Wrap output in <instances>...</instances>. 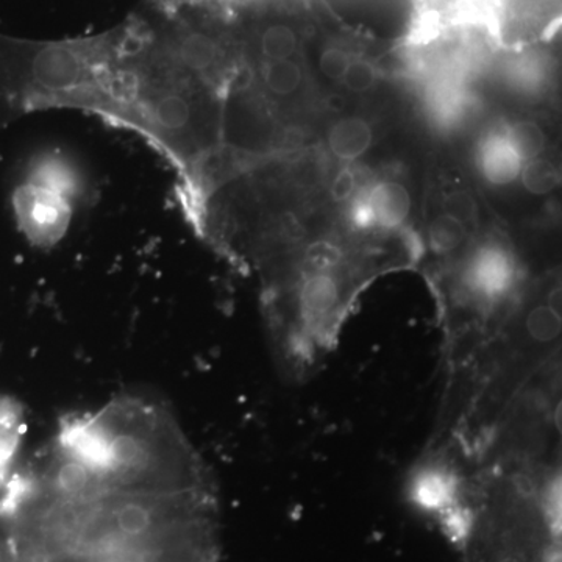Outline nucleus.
<instances>
[{
  "label": "nucleus",
  "mask_w": 562,
  "mask_h": 562,
  "mask_svg": "<svg viewBox=\"0 0 562 562\" xmlns=\"http://www.w3.org/2000/svg\"><path fill=\"white\" fill-rule=\"evenodd\" d=\"M16 497L14 512L33 560L74 553L113 562H216L220 554L214 487L52 497L21 479Z\"/></svg>",
  "instance_id": "nucleus-1"
},
{
  "label": "nucleus",
  "mask_w": 562,
  "mask_h": 562,
  "mask_svg": "<svg viewBox=\"0 0 562 562\" xmlns=\"http://www.w3.org/2000/svg\"><path fill=\"white\" fill-rule=\"evenodd\" d=\"M52 447L79 469L76 495L214 487L173 414L149 398L125 395L99 412L65 417Z\"/></svg>",
  "instance_id": "nucleus-2"
},
{
  "label": "nucleus",
  "mask_w": 562,
  "mask_h": 562,
  "mask_svg": "<svg viewBox=\"0 0 562 562\" xmlns=\"http://www.w3.org/2000/svg\"><path fill=\"white\" fill-rule=\"evenodd\" d=\"M127 109L125 25L80 38L0 33V131L47 110H77L122 125Z\"/></svg>",
  "instance_id": "nucleus-3"
},
{
  "label": "nucleus",
  "mask_w": 562,
  "mask_h": 562,
  "mask_svg": "<svg viewBox=\"0 0 562 562\" xmlns=\"http://www.w3.org/2000/svg\"><path fill=\"white\" fill-rule=\"evenodd\" d=\"M14 210L22 231L31 241L50 247L68 232L72 202L27 181L14 194Z\"/></svg>",
  "instance_id": "nucleus-4"
},
{
  "label": "nucleus",
  "mask_w": 562,
  "mask_h": 562,
  "mask_svg": "<svg viewBox=\"0 0 562 562\" xmlns=\"http://www.w3.org/2000/svg\"><path fill=\"white\" fill-rule=\"evenodd\" d=\"M461 280L473 301L495 306L516 286L519 266L512 251L501 244H484L469 257Z\"/></svg>",
  "instance_id": "nucleus-5"
},
{
  "label": "nucleus",
  "mask_w": 562,
  "mask_h": 562,
  "mask_svg": "<svg viewBox=\"0 0 562 562\" xmlns=\"http://www.w3.org/2000/svg\"><path fill=\"white\" fill-rule=\"evenodd\" d=\"M524 161L513 149L505 132L483 139L479 149V168L492 187H509L519 179Z\"/></svg>",
  "instance_id": "nucleus-6"
},
{
  "label": "nucleus",
  "mask_w": 562,
  "mask_h": 562,
  "mask_svg": "<svg viewBox=\"0 0 562 562\" xmlns=\"http://www.w3.org/2000/svg\"><path fill=\"white\" fill-rule=\"evenodd\" d=\"M376 228L397 231L412 213V194L401 181L384 180L368 190Z\"/></svg>",
  "instance_id": "nucleus-7"
},
{
  "label": "nucleus",
  "mask_w": 562,
  "mask_h": 562,
  "mask_svg": "<svg viewBox=\"0 0 562 562\" xmlns=\"http://www.w3.org/2000/svg\"><path fill=\"white\" fill-rule=\"evenodd\" d=\"M372 127L360 116H347L336 121L328 132V147L341 161H357L371 147Z\"/></svg>",
  "instance_id": "nucleus-8"
},
{
  "label": "nucleus",
  "mask_w": 562,
  "mask_h": 562,
  "mask_svg": "<svg viewBox=\"0 0 562 562\" xmlns=\"http://www.w3.org/2000/svg\"><path fill=\"white\" fill-rule=\"evenodd\" d=\"M72 202L80 192V177L68 161L58 157L44 158L36 162L29 180Z\"/></svg>",
  "instance_id": "nucleus-9"
},
{
  "label": "nucleus",
  "mask_w": 562,
  "mask_h": 562,
  "mask_svg": "<svg viewBox=\"0 0 562 562\" xmlns=\"http://www.w3.org/2000/svg\"><path fill=\"white\" fill-rule=\"evenodd\" d=\"M468 238V227L457 214H438L428 225V244L439 257H447L460 250Z\"/></svg>",
  "instance_id": "nucleus-10"
},
{
  "label": "nucleus",
  "mask_w": 562,
  "mask_h": 562,
  "mask_svg": "<svg viewBox=\"0 0 562 562\" xmlns=\"http://www.w3.org/2000/svg\"><path fill=\"white\" fill-rule=\"evenodd\" d=\"M297 47V32L286 22H271L258 33L257 49L262 60H286L294 57Z\"/></svg>",
  "instance_id": "nucleus-11"
},
{
  "label": "nucleus",
  "mask_w": 562,
  "mask_h": 562,
  "mask_svg": "<svg viewBox=\"0 0 562 562\" xmlns=\"http://www.w3.org/2000/svg\"><path fill=\"white\" fill-rule=\"evenodd\" d=\"M261 83L272 98H290L301 88L303 70L292 58L286 60H262Z\"/></svg>",
  "instance_id": "nucleus-12"
},
{
  "label": "nucleus",
  "mask_w": 562,
  "mask_h": 562,
  "mask_svg": "<svg viewBox=\"0 0 562 562\" xmlns=\"http://www.w3.org/2000/svg\"><path fill=\"white\" fill-rule=\"evenodd\" d=\"M344 258L346 254L338 243L325 238L308 243L302 251V265L305 271L303 277L313 276V273L336 276V271L342 266Z\"/></svg>",
  "instance_id": "nucleus-13"
},
{
  "label": "nucleus",
  "mask_w": 562,
  "mask_h": 562,
  "mask_svg": "<svg viewBox=\"0 0 562 562\" xmlns=\"http://www.w3.org/2000/svg\"><path fill=\"white\" fill-rule=\"evenodd\" d=\"M505 135L524 162L541 157L546 150V133L535 121L514 122L512 127L506 128Z\"/></svg>",
  "instance_id": "nucleus-14"
},
{
  "label": "nucleus",
  "mask_w": 562,
  "mask_h": 562,
  "mask_svg": "<svg viewBox=\"0 0 562 562\" xmlns=\"http://www.w3.org/2000/svg\"><path fill=\"white\" fill-rule=\"evenodd\" d=\"M520 180L530 194L549 195L560 184V172L552 161L538 157L524 162Z\"/></svg>",
  "instance_id": "nucleus-15"
},
{
  "label": "nucleus",
  "mask_w": 562,
  "mask_h": 562,
  "mask_svg": "<svg viewBox=\"0 0 562 562\" xmlns=\"http://www.w3.org/2000/svg\"><path fill=\"white\" fill-rule=\"evenodd\" d=\"M379 72L371 61L353 58L342 77L344 87L353 92H366L375 87Z\"/></svg>",
  "instance_id": "nucleus-16"
},
{
  "label": "nucleus",
  "mask_w": 562,
  "mask_h": 562,
  "mask_svg": "<svg viewBox=\"0 0 562 562\" xmlns=\"http://www.w3.org/2000/svg\"><path fill=\"white\" fill-rule=\"evenodd\" d=\"M351 60L353 58L349 52L341 47H328L321 54L319 69L328 80L341 81Z\"/></svg>",
  "instance_id": "nucleus-17"
},
{
  "label": "nucleus",
  "mask_w": 562,
  "mask_h": 562,
  "mask_svg": "<svg viewBox=\"0 0 562 562\" xmlns=\"http://www.w3.org/2000/svg\"><path fill=\"white\" fill-rule=\"evenodd\" d=\"M349 220L350 224L360 232L376 228L375 216H373L372 205L371 202H369L368 190L357 192V194L351 198Z\"/></svg>",
  "instance_id": "nucleus-18"
},
{
  "label": "nucleus",
  "mask_w": 562,
  "mask_h": 562,
  "mask_svg": "<svg viewBox=\"0 0 562 562\" xmlns=\"http://www.w3.org/2000/svg\"><path fill=\"white\" fill-rule=\"evenodd\" d=\"M358 181L357 173L351 171L350 168H344L336 173L335 179L331 181L330 198L333 202L346 203L350 202L351 198L357 194Z\"/></svg>",
  "instance_id": "nucleus-19"
}]
</instances>
